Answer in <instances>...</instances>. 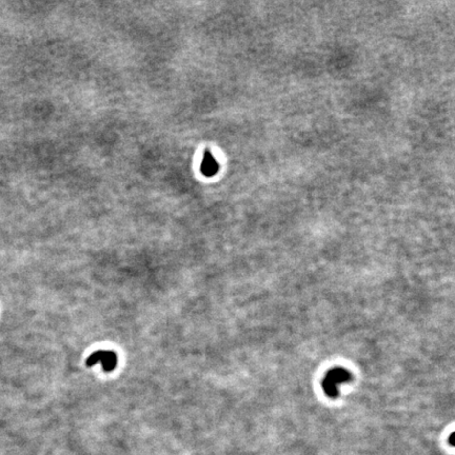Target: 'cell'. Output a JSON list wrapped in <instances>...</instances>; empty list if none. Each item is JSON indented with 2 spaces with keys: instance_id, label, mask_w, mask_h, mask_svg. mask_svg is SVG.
<instances>
[{
  "instance_id": "1",
  "label": "cell",
  "mask_w": 455,
  "mask_h": 455,
  "mask_svg": "<svg viewBox=\"0 0 455 455\" xmlns=\"http://www.w3.org/2000/svg\"><path fill=\"white\" fill-rule=\"evenodd\" d=\"M96 364H101L106 372H111L117 364V356L114 352L110 351H98L88 358V366H94Z\"/></svg>"
},
{
  "instance_id": "2",
  "label": "cell",
  "mask_w": 455,
  "mask_h": 455,
  "mask_svg": "<svg viewBox=\"0 0 455 455\" xmlns=\"http://www.w3.org/2000/svg\"><path fill=\"white\" fill-rule=\"evenodd\" d=\"M216 170H217V164L215 160L213 159L212 156L206 154L204 159L203 165H202V171L205 175H213L216 172Z\"/></svg>"
}]
</instances>
